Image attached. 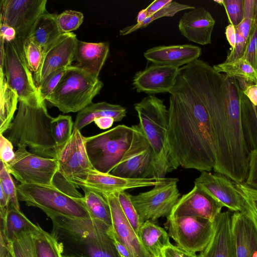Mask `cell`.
Listing matches in <instances>:
<instances>
[{"mask_svg":"<svg viewBox=\"0 0 257 257\" xmlns=\"http://www.w3.org/2000/svg\"><path fill=\"white\" fill-rule=\"evenodd\" d=\"M169 93L168 139L173 157L183 168L210 172L216 149L194 61L180 68Z\"/></svg>","mask_w":257,"mask_h":257,"instance_id":"6da1fadb","label":"cell"},{"mask_svg":"<svg viewBox=\"0 0 257 257\" xmlns=\"http://www.w3.org/2000/svg\"><path fill=\"white\" fill-rule=\"evenodd\" d=\"M197 74L213 131L216 155L213 170L234 182L244 183L250 151L242 127L238 81L209 64L201 65Z\"/></svg>","mask_w":257,"mask_h":257,"instance_id":"7a4b0ae2","label":"cell"},{"mask_svg":"<svg viewBox=\"0 0 257 257\" xmlns=\"http://www.w3.org/2000/svg\"><path fill=\"white\" fill-rule=\"evenodd\" d=\"M43 211L52 223L51 233L62 244L64 253L87 257H119L107 233L109 225L92 218L77 217Z\"/></svg>","mask_w":257,"mask_h":257,"instance_id":"3957f363","label":"cell"},{"mask_svg":"<svg viewBox=\"0 0 257 257\" xmlns=\"http://www.w3.org/2000/svg\"><path fill=\"white\" fill-rule=\"evenodd\" d=\"M19 102L16 116L3 135L17 148L29 147L37 155L56 159L59 148L52 134L54 117L49 114L45 101Z\"/></svg>","mask_w":257,"mask_h":257,"instance_id":"277c9868","label":"cell"},{"mask_svg":"<svg viewBox=\"0 0 257 257\" xmlns=\"http://www.w3.org/2000/svg\"><path fill=\"white\" fill-rule=\"evenodd\" d=\"M134 109L139 119L138 124L154 153L155 177L164 178L180 166L168 142V110L163 100L153 95L135 103Z\"/></svg>","mask_w":257,"mask_h":257,"instance_id":"5b68a950","label":"cell"},{"mask_svg":"<svg viewBox=\"0 0 257 257\" xmlns=\"http://www.w3.org/2000/svg\"><path fill=\"white\" fill-rule=\"evenodd\" d=\"M103 83L74 65L68 67L58 85L46 100L64 113L79 112L92 103Z\"/></svg>","mask_w":257,"mask_h":257,"instance_id":"8992f818","label":"cell"},{"mask_svg":"<svg viewBox=\"0 0 257 257\" xmlns=\"http://www.w3.org/2000/svg\"><path fill=\"white\" fill-rule=\"evenodd\" d=\"M138 124L118 125L94 136L86 137V149L93 169L110 173L132 146Z\"/></svg>","mask_w":257,"mask_h":257,"instance_id":"52a82bcc","label":"cell"},{"mask_svg":"<svg viewBox=\"0 0 257 257\" xmlns=\"http://www.w3.org/2000/svg\"><path fill=\"white\" fill-rule=\"evenodd\" d=\"M17 190L19 200L28 206L72 216L91 218L82 198L70 196L55 186L20 184Z\"/></svg>","mask_w":257,"mask_h":257,"instance_id":"ba28073f","label":"cell"},{"mask_svg":"<svg viewBox=\"0 0 257 257\" xmlns=\"http://www.w3.org/2000/svg\"><path fill=\"white\" fill-rule=\"evenodd\" d=\"M25 41L16 37L12 41H5L4 64L1 69L9 85L17 92L19 101L31 103L42 99L25 58Z\"/></svg>","mask_w":257,"mask_h":257,"instance_id":"9c48e42d","label":"cell"},{"mask_svg":"<svg viewBox=\"0 0 257 257\" xmlns=\"http://www.w3.org/2000/svg\"><path fill=\"white\" fill-rule=\"evenodd\" d=\"M178 178H165L149 191L136 195L131 200L142 223L168 217L181 197L177 187Z\"/></svg>","mask_w":257,"mask_h":257,"instance_id":"30bf717a","label":"cell"},{"mask_svg":"<svg viewBox=\"0 0 257 257\" xmlns=\"http://www.w3.org/2000/svg\"><path fill=\"white\" fill-rule=\"evenodd\" d=\"M5 164L20 184L54 186L53 180L58 170L56 159L45 158L20 147L15 151L14 159Z\"/></svg>","mask_w":257,"mask_h":257,"instance_id":"8fae6325","label":"cell"},{"mask_svg":"<svg viewBox=\"0 0 257 257\" xmlns=\"http://www.w3.org/2000/svg\"><path fill=\"white\" fill-rule=\"evenodd\" d=\"M164 225L177 246L194 253L200 252L206 247L213 231V222L194 217L169 215Z\"/></svg>","mask_w":257,"mask_h":257,"instance_id":"7c38bea8","label":"cell"},{"mask_svg":"<svg viewBox=\"0 0 257 257\" xmlns=\"http://www.w3.org/2000/svg\"><path fill=\"white\" fill-rule=\"evenodd\" d=\"M138 126L132 146L111 175L127 179L156 178L153 150Z\"/></svg>","mask_w":257,"mask_h":257,"instance_id":"4fadbf2b","label":"cell"},{"mask_svg":"<svg viewBox=\"0 0 257 257\" xmlns=\"http://www.w3.org/2000/svg\"><path fill=\"white\" fill-rule=\"evenodd\" d=\"M56 159L58 170L56 176L66 181L75 188V182L90 169H93L86 149V137L80 131H73L69 140L57 152Z\"/></svg>","mask_w":257,"mask_h":257,"instance_id":"5bb4252c","label":"cell"},{"mask_svg":"<svg viewBox=\"0 0 257 257\" xmlns=\"http://www.w3.org/2000/svg\"><path fill=\"white\" fill-rule=\"evenodd\" d=\"M46 0H1L0 24L12 27L25 40L39 17L46 12Z\"/></svg>","mask_w":257,"mask_h":257,"instance_id":"9a60e30c","label":"cell"},{"mask_svg":"<svg viewBox=\"0 0 257 257\" xmlns=\"http://www.w3.org/2000/svg\"><path fill=\"white\" fill-rule=\"evenodd\" d=\"M78 40L72 32L62 33L44 50L40 67L33 74L37 88L51 73L72 65Z\"/></svg>","mask_w":257,"mask_h":257,"instance_id":"2e32d148","label":"cell"},{"mask_svg":"<svg viewBox=\"0 0 257 257\" xmlns=\"http://www.w3.org/2000/svg\"><path fill=\"white\" fill-rule=\"evenodd\" d=\"M164 178L127 179L90 169L75 182L77 188L85 187L102 195L116 193L130 189L154 186Z\"/></svg>","mask_w":257,"mask_h":257,"instance_id":"e0dca14e","label":"cell"},{"mask_svg":"<svg viewBox=\"0 0 257 257\" xmlns=\"http://www.w3.org/2000/svg\"><path fill=\"white\" fill-rule=\"evenodd\" d=\"M223 207L210 195L194 185L190 191L180 198L170 215L198 217L213 222Z\"/></svg>","mask_w":257,"mask_h":257,"instance_id":"ac0fdd59","label":"cell"},{"mask_svg":"<svg viewBox=\"0 0 257 257\" xmlns=\"http://www.w3.org/2000/svg\"><path fill=\"white\" fill-rule=\"evenodd\" d=\"M194 185L206 192L228 210L232 212L241 211L243 197L235 182L226 176L202 171L195 180Z\"/></svg>","mask_w":257,"mask_h":257,"instance_id":"d6986e66","label":"cell"},{"mask_svg":"<svg viewBox=\"0 0 257 257\" xmlns=\"http://www.w3.org/2000/svg\"><path fill=\"white\" fill-rule=\"evenodd\" d=\"M180 68L153 64L138 72L133 85L138 92L149 95L168 92L174 87Z\"/></svg>","mask_w":257,"mask_h":257,"instance_id":"ffe728a7","label":"cell"},{"mask_svg":"<svg viewBox=\"0 0 257 257\" xmlns=\"http://www.w3.org/2000/svg\"><path fill=\"white\" fill-rule=\"evenodd\" d=\"M232 212H221L213 222L211 238L197 257H236L235 243L232 231Z\"/></svg>","mask_w":257,"mask_h":257,"instance_id":"44dd1931","label":"cell"},{"mask_svg":"<svg viewBox=\"0 0 257 257\" xmlns=\"http://www.w3.org/2000/svg\"><path fill=\"white\" fill-rule=\"evenodd\" d=\"M215 21L211 14L202 7L185 13L178 28L180 33L189 41L202 45L211 43V35Z\"/></svg>","mask_w":257,"mask_h":257,"instance_id":"7402d4cb","label":"cell"},{"mask_svg":"<svg viewBox=\"0 0 257 257\" xmlns=\"http://www.w3.org/2000/svg\"><path fill=\"white\" fill-rule=\"evenodd\" d=\"M110 207L112 226L133 257H153L144 248L126 218L115 193L102 195Z\"/></svg>","mask_w":257,"mask_h":257,"instance_id":"603a6c76","label":"cell"},{"mask_svg":"<svg viewBox=\"0 0 257 257\" xmlns=\"http://www.w3.org/2000/svg\"><path fill=\"white\" fill-rule=\"evenodd\" d=\"M201 54L200 47L183 44L155 47L147 50L144 55L153 64L179 68L198 59Z\"/></svg>","mask_w":257,"mask_h":257,"instance_id":"cb8c5ba5","label":"cell"},{"mask_svg":"<svg viewBox=\"0 0 257 257\" xmlns=\"http://www.w3.org/2000/svg\"><path fill=\"white\" fill-rule=\"evenodd\" d=\"M109 46L108 42L90 43L78 40L74 65L98 78L108 54Z\"/></svg>","mask_w":257,"mask_h":257,"instance_id":"d4e9b609","label":"cell"},{"mask_svg":"<svg viewBox=\"0 0 257 257\" xmlns=\"http://www.w3.org/2000/svg\"><path fill=\"white\" fill-rule=\"evenodd\" d=\"M236 257H257V233L250 221L241 212L231 216Z\"/></svg>","mask_w":257,"mask_h":257,"instance_id":"484cf974","label":"cell"},{"mask_svg":"<svg viewBox=\"0 0 257 257\" xmlns=\"http://www.w3.org/2000/svg\"><path fill=\"white\" fill-rule=\"evenodd\" d=\"M126 115V108L120 105L106 101L92 102L78 112L74 122L73 131H80L97 118L110 117L117 122L122 120Z\"/></svg>","mask_w":257,"mask_h":257,"instance_id":"4316f807","label":"cell"},{"mask_svg":"<svg viewBox=\"0 0 257 257\" xmlns=\"http://www.w3.org/2000/svg\"><path fill=\"white\" fill-rule=\"evenodd\" d=\"M138 236L144 248L153 257L160 256L163 248L171 243L168 232L154 221L143 222L139 228Z\"/></svg>","mask_w":257,"mask_h":257,"instance_id":"83f0119b","label":"cell"},{"mask_svg":"<svg viewBox=\"0 0 257 257\" xmlns=\"http://www.w3.org/2000/svg\"><path fill=\"white\" fill-rule=\"evenodd\" d=\"M57 15L47 12L41 15L27 38L45 50L62 34L57 23Z\"/></svg>","mask_w":257,"mask_h":257,"instance_id":"f1b7e54d","label":"cell"},{"mask_svg":"<svg viewBox=\"0 0 257 257\" xmlns=\"http://www.w3.org/2000/svg\"><path fill=\"white\" fill-rule=\"evenodd\" d=\"M19 101L17 92L8 84L2 70H0V134L8 128L13 120Z\"/></svg>","mask_w":257,"mask_h":257,"instance_id":"f546056e","label":"cell"},{"mask_svg":"<svg viewBox=\"0 0 257 257\" xmlns=\"http://www.w3.org/2000/svg\"><path fill=\"white\" fill-rule=\"evenodd\" d=\"M239 90L241 115L245 140L250 150L257 149V106Z\"/></svg>","mask_w":257,"mask_h":257,"instance_id":"4dcf8cb0","label":"cell"},{"mask_svg":"<svg viewBox=\"0 0 257 257\" xmlns=\"http://www.w3.org/2000/svg\"><path fill=\"white\" fill-rule=\"evenodd\" d=\"M81 188L84 192L82 199L91 218L112 226L110 209L106 199L95 191L85 187Z\"/></svg>","mask_w":257,"mask_h":257,"instance_id":"1f68e13d","label":"cell"},{"mask_svg":"<svg viewBox=\"0 0 257 257\" xmlns=\"http://www.w3.org/2000/svg\"><path fill=\"white\" fill-rule=\"evenodd\" d=\"M213 67L217 72L224 73L229 77L242 78L254 84L257 83V71L244 57L234 61L214 65Z\"/></svg>","mask_w":257,"mask_h":257,"instance_id":"d6a6232c","label":"cell"},{"mask_svg":"<svg viewBox=\"0 0 257 257\" xmlns=\"http://www.w3.org/2000/svg\"><path fill=\"white\" fill-rule=\"evenodd\" d=\"M34 228L22 230L10 238L13 257H38Z\"/></svg>","mask_w":257,"mask_h":257,"instance_id":"836d02e7","label":"cell"},{"mask_svg":"<svg viewBox=\"0 0 257 257\" xmlns=\"http://www.w3.org/2000/svg\"><path fill=\"white\" fill-rule=\"evenodd\" d=\"M38 257H64L62 244L38 224L34 228Z\"/></svg>","mask_w":257,"mask_h":257,"instance_id":"e575fe53","label":"cell"},{"mask_svg":"<svg viewBox=\"0 0 257 257\" xmlns=\"http://www.w3.org/2000/svg\"><path fill=\"white\" fill-rule=\"evenodd\" d=\"M194 8H195L194 7L180 4L172 1L154 14L148 16L143 22L140 24L136 23L122 29L119 31V34L121 36L128 35L141 28L147 27L150 23L158 19L164 17H173L180 11L188 9H193Z\"/></svg>","mask_w":257,"mask_h":257,"instance_id":"d590c367","label":"cell"},{"mask_svg":"<svg viewBox=\"0 0 257 257\" xmlns=\"http://www.w3.org/2000/svg\"><path fill=\"white\" fill-rule=\"evenodd\" d=\"M235 184L243 199L240 212L250 221L257 233V190L244 183L235 182Z\"/></svg>","mask_w":257,"mask_h":257,"instance_id":"8d00e7d4","label":"cell"},{"mask_svg":"<svg viewBox=\"0 0 257 257\" xmlns=\"http://www.w3.org/2000/svg\"><path fill=\"white\" fill-rule=\"evenodd\" d=\"M74 122L68 115L60 114L54 117L52 121V134L56 146L59 148L71 137L73 131Z\"/></svg>","mask_w":257,"mask_h":257,"instance_id":"74e56055","label":"cell"},{"mask_svg":"<svg viewBox=\"0 0 257 257\" xmlns=\"http://www.w3.org/2000/svg\"><path fill=\"white\" fill-rule=\"evenodd\" d=\"M6 224L10 238L16 233L26 229H33L36 226V224L27 218L20 209H18L12 204L9 206Z\"/></svg>","mask_w":257,"mask_h":257,"instance_id":"f35d334b","label":"cell"},{"mask_svg":"<svg viewBox=\"0 0 257 257\" xmlns=\"http://www.w3.org/2000/svg\"><path fill=\"white\" fill-rule=\"evenodd\" d=\"M0 187L7 197L10 204L18 209H20L19 200L18 196L17 186L9 172L6 164L0 161Z\"/></svg>","mask_w":257,"mask_h":257,"instance_id":"ab89813d","label":"cell"},{"mask_svg":"<svg viewBox=\"0 0 257 257\" xmlns=\"http://www.w3.org/2000/svg\"><path fill=\"white\" fill-rule=\"evenodd\" d=\"M115 194L126 218L138 235L139 228L142 223L140 221L138 213L131 200V195L126 191H122Z\"/></svg>","mask_w":257,"mask_h":257,"instance_id":"60d3db41","label":"cell"},{"mask_svg":"<svg viewBox=\"0 0 257 257\" xmlns=\"http://www.w3.org/2000/svg\"><path fill=\"white\" fill-rule=\"evenodd\" d=\"M83 14L78 11L66 10L57 15L56 21L62 33H71L77 30L83 21Z\"/></svg>","mask_w":257,"mask_h":257,"instance_id":"b9f144b4","label":"cell"},{"mask_svg":"<svg viewBox=\"0 0 257 257\" xmlns=\"http://www.w3.org/2000/svg\"><path fill=\"white\" fill-rule=\"evenodd\" d=\"M23 50L28 66L30 71L34 73L40 67L44 50L32 40L28 38L24 41Z\"/></svg>","mask_w":257,"mask_h":257,"instance_id":"7bdbcfd3","label":"cell"},{"mask_svg":"<svg viewBox=\"0 0 257 257\" xmlns=\"http://www.w3.org/2000/svg\"><path fill=\"white\" fill-rule=\"evenodd\" d=\"M245 59L257 71V8L247 40Z\"/></svg>","mask_w":257,"mask_h":257,"instance_id":"ee69618b","label":"cell"},{"mask_svg":"<svg viewBox=\"0 0 257 257\" xmlns=\"http://www.w3.org/2000/svg\"><path fill=\"white\" fill-rule=\"evenodd\" d=\"M67 68L59 69L50 74L38 87L39 94L42 100L45 101L49 97L58 85Z\"/></svg>","mask_w":257,"mask_h":257,"instance_id":"f6af8a7d","label":"cell"},{"mask_svg":"<svg viewBox=\"0 0 257 257\" xmlns=\"http://www.w3.org/2000/svg\"><path fill=\"white\" fill-rule=\"evenodd\" d=\"M224 7L229 24L236 27L243 20V0H223Z\"/></svg>","mask_w":257,"mask_h":257,"instance_id":"bcb514c9","label":"cell"},{"mask_svg":"<svg viewBox=\"0 0 257 257\" xmlns=\"http://www.w3.org/2000/svg\"><path fill=\"white\" fill-rule=\"evenodd\" d=\"M244 183L257 190V149L250 152L248 175Z\"/></svg>","mask_w":257,"mask_h":257,"instance_id":"7dc6e473","label":"cell"},{"mask_svg":"<svg viewBox=\"0 0 257 257\" xmlns=\"http://www.w3.org/2000/svg\"><path fill=\"white\" fill-rule=\"evenodd\" d=\"M15 156L14 145L3 134H0V159L4 163L12 161Z\"/></svg>","mask_w":257,"mask_h":257,"instance_id":"c3c4849f","label":"cell"},{"mask_svg":"<svg viewBox=\"0 0 257 257\" xmlns=\"http://www.w3.org/2000/svg\"><path fill=\"white\" fill-rule=\"evenodd\" d=\"M0 231V257H13L10 246L6 221L1 219Z\"/></svg>","mask_w":257,"mask_h":257,"instance_id":"681fc988","label":"cell"},{"mask_svg":"<svg viewBox=\"0 0 257 257\" xmlns=\"http://www.w3.org/2000/svg\"><path fill=\"white\" fill-rule=\"evenodd\" d=\"M107 233L113 242L119 257H133L127 248L120 241L112 226L109 227Z\"/></svg>","mask_w":257,"mask_h":257,"instance_id":"f907efd6","label":"cell"},{"mask_svg":"<svg viewBox=\"0 0 257 257\" xmlns=\"http://www.w3.org/2000/svg\"><path fill=\"white\" fill-rule=\"evenodd\" d=\"M162 257H197L196 253L188 252L172 243L163 248Z\"/></svg>","mask_w":257,"mask_h":257,"instance_id":"816d5d0a","label":"cell"},{"mask_svg":"<svg viewBox=\"0 0 257 257\" xmlns=\"http://www.w3.org/2000/svg\"><path fill=\"white\" fill-rule=\"evenodd\" d=\"M257 8V0H243L244 18L253 20Z\"/></svg>","mask_w":257,"mask_h":257,"instance_id":"f5cc1de1","label":"cell"},{"mask_svg":"<svg viewBox=\"0 0 257 257\" xmlns=\"http://www.w3.org/2000/svg\"><path fill=\"white\" fill-rule=\"evenodd\" d=\"M243 94L255 106H257V85L250 83L241 89Z\"/></svg>","mask_w":257,"mask_h":257,"instance_id":"db71d44e","label":"cell"},{"mask_svg":"<svg viewBox=\"0 0 257 257\" xmlns=\"http://www.w3.org/2000/svg\"><path fill=\"white\" fill-rule=\"evenodd\" d=\"M252 22L251 19L244 18L241 22L235 27L237 32L246 40L248 38Z\"/></svg>","mask_w":257,"mask_h":257,"instance_id":"11a10c76","label":"cell"},{"mask_svg":"<svg viewBox=\"0 0 257 257\" xmlns=\"http://www.w3.org/2000/svg\"><path fill=\"white\" fill-rule=\"evenodd\" d=\"M172 0H155L146 8V11L148 16H151L171 3Z\"/></svg>","mask_w":257,"mask_h":257,"instance_id":"9f6ffc18","label":"cell"},{"mask_svg":"<svg viewBox=\"0 0 257 257\" xmlns=\"http://www.w3.org/2000/svg\"><path fill=\"white\" fill-rule=\"evenodd\" d=\"M0 28V36L4 39L5 41L11 42L16 38V32L12 27L1 24Z\"/></svg>","mask_w":257,"mask_h":257,"instance_id":"6f0895ef","label":"cell"},{"mask_svg":"<svg viewBox=\"0 0 257 257\" xmlns=\"http://www.w3.org/2000/svg\"><path fill=\"white\" fill-rule=\"evenodd\" d=\"M225 34L231 48H233L235 47L237 36V32L235 27L231 24H229L225 28Z\"/></svg>","mask_w":257,"mask_h":257,"instance_id":"680465c9","label":"cell"},{"mask_svg":"<svg viewBox=\"0 0 257 257\" xmlns=\"http://www.w3.org/2000/svg\"><path fill=\"white\" fill-rule=\"evenodd\" d=\"M114 121V119L110 117H101L94 120L95 124L99 128L102 130L110 128Z\"/></svg>","mask_w":257,"mask_h":257,"instance_id":"91938a15","label":"cell"},{"mask_svg":"<svg viewBox=\"0 0 257 257\" xmlns=\"http://www.w3.org/2000/svg\"><path fill=\"white\" fill-rule=\"evenodd\" d=\"M148 17L145 9L139 12L137 18V23L140 24L143 22Z\"/></svg>","mask_w":257,"mask_h":257,"instance_id":"94428289","label":"cell"},{"mask_svg":"<svg viewBox=\"0 0 257 257\" xmlns=\"http://www.w3.org/2000/svg\"><path fill=\"white\" fill-rule=\"evenodd\" d=\"M63 254L64 257H87L83 255L76 253H64Z\"/></svg>","mask_w":257,"mask_h":257,"instance_id":"6125c7cd","label":"cell"},{"mask_svg":"<svg viewBox=\"0 0 257 257\" xmlns=\"http://www.w3.org/2000/svg\"><path fill=\"white\" fill-rule=\"evenodd\" d=\"M215 3H218V4L222 5L223 0H219V1H214Z\"/></svg>","mask_w":257,"mask_h":257,"instance_id":"be15d7a7","label":"cell"},{"mask_svg":"<svg viewBox=\"0 0 257 257\" xmlns=\"http://www.w3.org/2000/svg\"><path fill=\"white\" fill-rule=\"evenodd\" d=\"M159 257H162V255L160 256H159Z\"/></svg>","mask_w":257,"mask_h":257,"instance_id":"e7e4bbea","label":"cell"},{"mask_svg":"<svg viewBox=\"0 0 257 257\" xmlns=\"http://www.w3.org/2000/svg\"><path fill=\"white\" fill-rule=\"evenodd\" d=\"M256 85H257V83H256Z\"/></svg>","mask_w":257,"mask_h":257,"instance_id":"03108f58","label":"cell"}]
</instances>
